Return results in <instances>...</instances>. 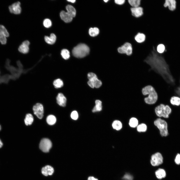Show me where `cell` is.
Masks as SVG:
<instances>
[{
  "label": "cell",
  "mask_w": 180,
  "mask_h": 180,
  "mask_svg": "<svg viewBox=\"0 0 180 180\" xmlns=\"http://www.w3.org/2000/svg\"><path fill=\"white\" fill-rule=\"evenodd\" d=\"M144 62L150 66V70H153L159 74L168 83H174V80L168 64L164 58L158 53L154 47L151 54Z\"/></svg>",
  "instance_id": "1"
},
{
  "label": "cell",
  "mask_w": 180,
  "mask_h": 180,
  "mask_svg": "<svg viewBox=\"0 0 180 180\" xmlns=\"http://www.w3.org/2000/svg\"><path fill=\"white\" fill-rule=\"evenodd\" d=\"M142 93L144 95H148V96L144 98L145 102L148 104L155 103L158 98V95L154 88L150 85L147 86L142 90Z\"/></svg>",
  "instance_id": "2"
},
{
  "label": "cell",
  "mask_w": 180,
  "mask_h": 180,
  "mask_svg": "<svg viewBox=\"0 0 180 180\" xmlns=\"http://www.w3.org/2000/svg\"><path fill=\"white\" fill-rule=\"evenodd\" d=\"M90 49L86 45L84 44H80L73 49L72 52L73 56L78 58H83L89 53Z\"/></svg>",
  "instance_id": "3"
},
{
  "label": "cell",
  "mask_w": 180,
  "mask_h": 180,
  "mask_svg": "<svg viewBox=\"0 0 180 180\" xmlns=\"http://www.w3.org/2000/svg\"><path fill=\"white\" fill-rule=\"evenodd\" d=\"M155 111L158 116L168 118L171 112V109L168 106L161 104L156 108Z\"/></svg>",
  "instance_id": "4"
},
{
  "label": "cell",
  "mask_w": 180,
  "mask_h": 180,
  "mask_svg": "<svg viewBox=\"0 0 180 180\" xmlns=\"http://www.w3.org/2000/svg\"><path fill=\"white\" fill-rule=\"evenodd\" d=\"M154 123L159 129L162 136H166L168 135L167 124L166 121L159 118L154 121Z\"/></svg>",
  "instance_id": "5"
},
{
  "label": "cell",
  "mask_w": 180,
  "mask_h": 180,
  "mask_svg": "<svg viewBox=\"0 0 180 180\" xmlns=\"http://www.w3.org/2000/svg\"><path fill=\"white\" fill-rule=\"evenodd\" d=\"M52 146L51 141L47 138L42 139L39 144L40 149L43 152H49Z\"/></svg>",
  "instance_id": "6"
},
{
  "label": "cell",
  "mask_w": 180,
  "mask_h": 180,
  "mask_svg": "<svg viewBox=\"0 0 180 180\" xmlns=\"http://www.w3.org/2000/svg\"><path fill=\"white\" fill-rule=\"evenodd\" d=\"M118 51L120 54H126L128 56H130L132 53V45L129 42H126L121 46L118 48Z\"/></svg>",
  "instance_id": "7"
},
{
  "label": "cell",
  "mask_w": 180,
  "mask_h": 180,
  "mask_svg": "<svg viewBox=\"0 0 180 180\" xmlns=\"http://www.w3.org/2000/svg\"><path fill=\"white\" fill-rule=\"evenodd\" d=\"M163 162V158L161 154L159 152L152 154L151 157L150 162L153 166H156L161 164Z\"/></svg>",
  "instance_id": "8"
},
{
  "label": "cell",
  "mask_w": 180,
  "mask_h": 180,
  "mask_svg": "<svg viewBox=\"0 0 180 180\" xmlns=\"http://www.w3.org/2000/svg\"><path fill=\"white\" fill-rule=\"evenodd\" d=\"M10 61L8 59L6 61L5 67L11 73L14 80L16 79L19 76L18 70L10 64Z\"/></svg>",
  "instance_id": "9"
},
{
  "label": "cell",
  "mask_w": 180,
  "mask_h": 180,
  "mask_svg": "<svg viewBox=\"0 0 180 180\" xmlns=\"http://www.w3.org/2000/svg\"><path fill=\"white\" fill-rule=\"evenodd\" d=\"M9 34L5 27L0 25V42L2 44H5L6 43V37H8Z\"/></svg>",
  "instance_id": "10"
},
{
  "label": "cell",
  "mask_w": 180,
  "mask_h": 180,
  "mask_svg": "<svg viewBox=\"0 0 180 180\" xmlns=\"http://www.w3.org/2000/svg\"><path fill=\"white\" fill-rule=\"evenodd\" d=\"M33 110L34 114L40 119H41L43 116L44 113L43 106L41 104L37 103L33 107Z\"/></svg>",
  "instance_id": "11"
},
{
  "label": "cell",
  "mask_w": 180,
  "mask_h": 180,
  "mask_svg": "<svg viewBox=\"0 0 180 180\" xmlns=\"http://www.w3.org/2000/svg\"><path fill=\"white\" fill-rule=\"evenodd\" d=\"M19 2H16L8 7L10 12L15 14H20L21 12V8Z\"/></svg>",
  "instance_id": "12"
},
{
  "label": "cell",
  "mask_w": 180,
  "mask_h": 180,
  "mask_svg": "<svg viewBox=\"0 0 180 180\" xmlns=\"http://www.w3.org/2000/svg\"><path fill=\"white\" fill-rule=\"evenodd\" d=\"M88 77L89 80H91L93 82L94 87L98 88L102 85V82L98 78L96 75L94 73L92 72L88 74Z\"/></svg>",
  "instance_id": "13"
},
{
  "label": "cell",
  "mask_w": 180,
  "mask_h": 180,
  "mask_svg": "<svg viewBox=\"0 0 180 180\" xmlns=\"http://www.w3.org/2000/svg\"><path fill=\"white\" fill-rule=\"evenodd\" d=\"M130 10L132 16L136 18L140 17L143 14V9L141 7H132Z\"/></svg>",
  "instance_id": "14"
},
{
  "label": "cell",
  "mask_w": 180,
  "mask_h": 180,
  "mask_svg": "<svg viewBox=\"0 0 180 180\" xmlns=\"http://www.w3.org/2000/svg\"><path fill=\"white\" fill-rule=\"evenodd\" d=\"M30 43L28 40L24 41L20 46L18 48L19 51L23 54L27 53L29 50V46Z\"/></svg>",
  "instance_id": "15"
},
{
  "label": "cell",
  "mask_w": 180,
  "mask_h": 180,
  "mask_svg": "<svg viewBox=\"0 0 180 180\" xmlns=\"http://www.w3.org/2000/svg\"><path fill=\"white\" fill-rule=\"evenodd\" d=\"M56 100L57 103L60 106L63 107L65 106L66 99L63 94L58 93L56 97Z\"/></svg>",
  "instance_id": "16"
},
{
  "label": "cell",
  "mask_w": 180,
  "mask_h": 180,
  "mask_svg": "<svg viewBox=\"0 0 180 180\" xmlns=\"http://www.w3.org/2000/svg\"><path fill=\"white\" fill-rule=\"evenodd\" d=\"M60 15L61 19L66 23L70 22L72 20L73 18L67 12L64 10L60 12Z\"/></svg>",
  "instance_id": "17"
},
{
  "label": "cell",
  "mask_w": 180,
  "mask_h": 180,
  "mask_svg": "<svg viewBox=\"0 0 180 180\" xmlns=\"http://www.w3.org/2000/svg\"><path fill=\"white\" fill-rule=\"evenodd\" d=\"M54 171L53 168L49 165H47L43 167L42 170V173L45 176L52 175Z\"/></svg>",
  "instance_id": "18"
},
{
  "label": "cell",
  "mask_w": 180,
  "mask_h": 180,
  "mask_svg": "<svg viewBox=\"0 0 180 180\" xmlns=\"http://www.w3.org/2000/svg\"><path fill=\"white\" fill-rule=\"evenodd\" d=\"M164 6L165 7L168 6L170 10H173L176 8V1L174 0H166L164 4Z\"/></svg>",
  "instance_id": "19"
},
{
  "label": "cell",
  "mask_w": 180,
  "mask_h": 180,
  "mask_svg": "<svg viewBox=\"0 0 180 180\" xmlns=\"http://www.w3.org/2000/svg\"><path fill=\"white\" fill-rule=\"evenodd\" d=\"M44 38L45 42L49 44H52L55 42L56 37L54 34L52 33L51 34L50 36H45Z\"/></svg>",
  "instance_id": "20"
},
{
  "label": "cell",
  "mask_w": 180,
  "mask_h": 180,
  "mask_svg": "<svg viewBox=\"0 0 180 180\" xmlns=\"http://www.w3.org/2000/svg\"><path fill=\"white\" fill-rule=\"evenodd\" d=\"M156 177L159 179H161L164 178L166 176V173L165 170L162 168H159L155 172Z\"/></svg>",
  "instance_id": "21"
},
{
  "label": "cell",
  "mask_w": 180,
  "mask_h": 180,
  "mask_svg": "<svg viewBox=\"0 0 180 180\" xmlns=\"http://www.w3.org/2000/svg\"><path fill=\"white\" fill-rule=\"evenodd\" d=\"M102 102L99 100H97L95 101V106L92 110L93 112H100L102 110Z\"/></svg>",
  "instance_id": "22"
},
{
  "label": "cell",
  "mask_w": 180,
  "mask_h": 180,
  "mask_svg": "<svg viewBox=\"0 0 180 180\" xmlns=\"http://www.w3.org/2000/svg\"><path fill=\"white\" fill-rule=\"evenodd\" d=\"M67 12L73 18L76 15V11L75 8L72 6L68 5L66 6Z\"/></svg>",
  "instance_id": "23"
},
{
  "label": "cell",
  "mask_w": 180,
  "mask_h": 180,
  "mask_svg": "<svg viewBox=\"0 0 180 180\" xmlns=\"http://www.w3.org/2000/svg\"><path fill=\"white\" fill-rule=\"evenodd\" d=\"M134 39L138 42L142 43L145 41L146 36L144 34L138 33L135 36Z\"/></svg>",
  "instance_id": "24"
},
{
  "label": "cell",
  "mask_w": 180,
  "mask_h": 180,
  "mask_svg": "<svg viewBox=\"0 0 180 180\" xmlns=\"http://www.w3.org/2000/svg\"><path fill=\"white\" fill-rule=\"evenodd\" d=\"M34 120V118L32 115L30 114H27L24 120L26 125L28 126L32 124Z\"/></svg>",
  "instance_id": "25"
},
{
  "label": "cell",
  "mask_w": 180,
  "mask_h": 180,
  "mask_svg": "<svg viewBox=\"0 0 180 180\" xmlns=\"http://www.w3.org/2000/svg\"><path fill=\"white\" fill-rule=\"evenodd\" d=\"M46 121L48 124L50 125H52L56 122V119L54 116L50 115L47 116Z\"/></svg>",
  "instance_id": "26"
},
{
  "label": "cell",
  "mask_w": 180,
  "mask_h": 180,
  "mask_svg": "<svg viewBox=\"0 0 180 180\" xmlns=\"http://www.w3.org/2000/svg\"><path fill=\"white\" fill-rule=\"evenodd\" d=\"M112 126L114 129L117 130H119L122 128V124L120 121L115 120L112 123Z\"/></svg>",
  "instance_id": "27"
},
{
  "label": "cell",
  "mask_w": 180,
  "mask_h": 180,
  "mask_svg": "<svg viewBox=\"0 0 180 180\" xmlns=\"http://www.w3.org/2000/svg\"><path fill=\"white\" fill-rule=\"evenodd\" d=\"M170 102L173 105L178 106L180 105V98L177 96H173L170 99Z\"/></svg>",
  "instance_id": "28"
},
{
  "label": "cell",
  "mask_w": 180,
  "mask_h": 180,
  "mask_svg": "<svg viewBox=\"0 0 180 180\" xmlns=\"http://www.w3.org/2000/svg\"><path fill=\"white\" fill-rule=\"evenodd\" d=\"M99 30L97 28H91L89 30V33L90 35L92 36H97L99 33Z\"/></svg>",
  "instance_id": "29"
},
{
  "label": "cell",
  "mask_w": 180,
  "mask_h": 180,
  "mask_svg": "<svg viewBox=\"0 0 180 180\" xmlns=\"http://www.w3.org/2000/svg\"><path fill=\"white\" fill-rule=\"evenodd\" d=\"M53 84L55 88H60L63 85V82L62 80L58 78L54 80L53 82Z\"/></svg>",
  "instance_id": "30"
},
{
  "label": "cell",
  "mask_w": 180,
  "mask_h": 180,
  "mask_svg": "<svg viewBox=\"0 0 180 180\" xmlns=\"http://www.w3.org/2000/svg\"><path fill=\"white\" fill-rule=\"evenodd\" d=\"M61 54L62 57L66 60L68 59L70 56L69 52L66 49L62 50L61 51Z\"/></svg>",
  "instance_id": "31"
},
{
  "label": "cell",
  "mask_w": 180,
  "mask_h": 180,
  "mask_svg": "<svg viewBox=\"0 0 180 180\" xmlns=\"http://www.w3.org/2000/svg\"><path fill=\"white\" fill-rule=\"evenodd\" d=\"M128 2L129 4L132 7L139 6L140 3V0H129Z\"/></svg>",
  "instance_id": "32"
},
{
  "label": "cell",
  "mask_w": 180,
  "mask_h": 180,
  "mask_svg": "<svg viewBox=\"0 0 180 180\" xmlns=\"http://www.w3.org/2000/svg\"><path fill=\"white\" fill-rule=\"evenodd\" d=\"M138 124V121L136 118H132L130 120L129 125L130 127L135 128L137 126Z\"/></svg>",
  "instance_id": "33"
},
{
  "label": "cell",
  "mask_w": 180,
  "mask_h": 180,
  "mask_svg": "<svg viewBox=\"0 0 180 180\" xmlns=\"http://www.w3.org/2000/svg\"><path fill=\"white\" fill-rule=\"evenodd\" d=\"M137 129L138 132H145L146 130L147 126L145 124H142L138 126Z\"/></svg>",
  "instance_id": "34"
},
{
  "label": "cell",
  "mask_w": 180,
  "mask_h": 180,
  "mask_svg": "<svg viewBox=\"0 0 180 180\" xmlns=\"http://www.w3.org/2000/svg\"><path fill=\"white\" fill-rule=\"evenodd\" d=\"M43 24L45 27L48 28L51 26L52 23L50 20L48 18H46L44 20Z\"/></svg>",
  "instance_id": "35"
},
{
  "label": "cell",
  "mask_w": 180,
  "mask_h": 180,
  "mask_svg": "<svg viewBox=\"0 0 180 180\" xmlns=\"http://www.w3.org/2000/svg\"><path fill=\"white\" fill-rule=\"evenodd\" d=\"M165 48L164 45L162 44H159L157 46V51L159 53H162L164 52Z\"/></svg>",
  "instance_id": "36"
},
{
  "label": "cell",
  "mask_w": 180,
  "mask_h": 180,
  "mask_svg": "<svg viewBox=\"0 0 180 180\" xmlns=\"http://www.w3.org/2000/svg\"><path fill=\"white\" fill-rule=\"evenodd\" d=\"M70 116L71 118L74 120H77L78 117V113L75 110L73 111L72 112Z\"/></svg>",
  "instance_id": "37"
},
{
  "label": "cell",
  "mask_w": 180,
  "mask_h": 180,
  "mask_svg": "<svg viewBox=\"0 0 180 180\" xmlns=\"http://www.w3.org/2000/svg\"><path fill=\"white\" fill-rule=\"evenodd\" d=\"M122 178L125 180H132L133 177L130 174H126L124 175Z\"/></svg>",
  "instance_id": "38"
},
{
  "label": "cell",
  "mask_w": 180,
  "mask_h": 180,
  "mask_svg": "<svg viewBox=\"0 0 180 180\" xmlns=\"http://www.w3.org/2000/svg\"><path fill=\"white\" fill-rule=\"evenodd\" d=\"M175 163L178 164H180V154H178L175 159Z\"/></svg>",
  "instance_id": "39"
},
{
  "label": "cell",
  "mask_w": 180,
  "mask_h": 180,
  "mask_svg": "<svg viewBox=\"0 0 180 180\" xmlns=\"http://www.w3.org/2000/svg\"><path fill=\"white\" fill-rule=\"evenodd\" d=\"M125 0H115V2L116 4L119 5H122L124 4Z\"/></svg>",
  "instance_id": "40"
},
{
  "label": "cell",
  "mask_w": 180,
  "mask_h": 180,
  "mask_svg": "<svg viewBox=\"0 0 180 180\" xmlns=\"http://www.w3.org/2000/svg\"><path fill=\"white\" fill-rule=\"evenodd\" d=\"M88 180H98V179L93 176H90L88 178Z\"/></svg>",
  "instance_id": "41"
},
{
  "label": "cell",
  "mask_w": 180,
  "mask_h": 180,
  "mask_svg": "<svg viewBox=\"0 0 180 180\" xmlns=\"http://www.w3.org/2000/svg\"><path fill=\"white\" fill-rule=\"evenodd\" d=\"M176 92L180 96V87L178 88L176 90Z\"/></svg>",
  "instance_id": "42"
},
{
  "label": "cell",
  "mask_w": 180,
  "mask_h": 180,
  "mask_svg": "<svg viewBox=\"0 0 180 180\" xmlns=\"http://www.w3.org/2000/svg\"><path fill=\"white\" fill-rule=\"evenodd\" d=\"M3 144L0 139V148H1Z\"/></svg>",
  "instance_id": "43"
},
{
  "label": "cell",
  "mask_w": 180,
  "mask_h": 180,
  "mask_svg": "<svg viewBox=\"0 0 180 180\" xmlns=\"http://www.w3.org/2000/svg\"><path fill=\"white\" fill-rule=\"evenodd\" d=\"M67 1L68 2H71L72 3H74L76 1V0H67Z\"/></svg>",
  "instance_id": "44"
},
{
  "label": "cell",
  "mask_w": 180,
  "mask_h": 180,
  "mask_svg": "<svg viewBox=\"0 0 180 180\" xmlns=\"http://www.w3.org/2000/svg\"><path fill=\"white\" fill-rule=\"evenodd\" d=\"M104 1L105 2H107L108 1V0H104Z\"/></svg>",
  "instance_id": "45"
},
{
  "label": "cell",
  "mask_w": 180,
  "mask_h": 180,
  "mask_svg": "<svg viewBox=\"0 0 180 180\" xmlns=\"http://www.w3.org/2000/svg\"><path fill=\"white\" fill-rule=\"evenodd\" d=\"M1 129V127L0 125V130Z\"/></svg>",
  "instance_id": "46"
},
{
  "label": "cell",
  "mask_w": 180,
  "mask_h": 180,
  "mask_svg": "<svg viewBox=\"0 0 180 180\" xmlns=\"http://www.w3.org/2000/svg\"></svg>",
  "instance_id": "47"
}]
</instances>
